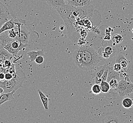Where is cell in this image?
<instances>
[{"label": "cell", "mask_w": 133, "mask_h": 123, "mask_svg": "<svg viewBox=\"0 0 133 123\" xmlns=\"http://www.w3.org/2000/svg\"><path fill=\"white\" fill-rule=\"evenodd\" d=\"M100 87L101 88V92L103 93H108L111 89L109 83H108L107 81L102 80L101 83L100 84Z\"/></svg>", "instance_id": "e0dca14e"}, {"label": "cell", "mask_w": 133, "mask_h": 123, "mask_svg": "<svg viewBox=\"0 0 133 123\" xmlns=\"http://www.w3.org/2000/svg\"><path fill=\"white\" fill-rule=\"evenodd\" d=\"M91 92L94 95H98L101 92L100 85L95 84L91 87Z\"/></svg>", "instance_id": "d6986e66"}, {"label": "cell", "mask_w": 133, "mask_h": 123, "mask_svg": "<svg viewBox=\"0 0 133 123\" xmlns=\"http://www.w3.org/2000/svg\"><path fill=\"white\" fill-rule=\"evenodd\" d=\"M67 4L75 8H89L92 7L91 0H66Z\"/></svg>", "instance_id": "5b68a950"}, {"label": "cell", "mask_w": 133, "mask_h": 123, "mask_svg": "<svg viewBox=\"0 0 133 123\" xmlns=\"http://www.w3.org/2000/svg\"><path fill=\"white\" fill-rule=\"evenodd\" d=\"M101 120L102 123H124L125 119L119 113L111 111L104 115Z\"/></svg>", "instance_id": "277c9868"}, {"label": "cell", "mask_w": 133, "mask_h": 123, "mask_svg": "<svg viewBox=\"0 0 133 123\" xmlns=\"http://www.w3.org/2000/svg\"><path fill=\"white\" fill-rule=\"evenodd\" d=\"M45 2L48 5L55 9L64 6L66 4L64 0H45Z\"/></svg>", "instance_id": "ba28073f"}, {"label": "cell", "mask_w": 133, "mask_h": 123, "mask_svg": "<svg viewBox=\"0 0 133 123\" xmlns=\"http://www.w3.org/2000/svg\"><path fill=\"white\" fill-rule=\"evenodd\" d=\"M122 106L127 109H130L133 107V99L129 98H125L122 101Z\"/></svg>", "instance_id": "ac0fdd59"}, {"label": "cell", "mask_w": 133, "mask_h": 123, "mask_svg": "<svg viewBox=\"0 0 133 123\" xmlns=\"http://www.w3.org/2000/svg\"><path fill=\"white\" fill-rule=\"evenodd\" d=\"M26 79L24 72L19 70L17 71V74L11 80H0V87L4 90V93H10L16 91L22 86Z\"/></svg>", "instance_id": "7a4b0ae2"}, {"label": "cell", "mask_w": 133, "mask_h": 123, "mask_svg": "<svg viewBox=\"0 0 133 123\" xmlns=\"http://www.w3.org/2000/svg\"><path fill=\"white\" fill-rule=\"evenodd\" d=\"M108 64H103L101 66H98L96 68L95 72L94 77L101 78V76L103 75Z\"/></svg>", "instance_id": "2e32d148"}, {"label": "cell", "mask_w": 133, "mask_h": 123, "mask_svg": "<svg viewBox=\"0 0 133 123\" xmlns=\"http://www.w3.org/2000/svg\"><path fill=\"white\" fill-rule=\"evenodd\" d=\"M125 72H127L129 76L131 81H133V53L131 55L130 60L129 61V65Z\"/></svg>", "instance_id": "9a60e30c"}, {"label": "cell", "mask_w": 133, "mask_h": 123, "mask_svg": "<svg viewBox=\"0 0 133 123\" xmlns=\"http://www.w3.org/2000/svg\"><path fill=\"white\" fill-rule=\"evenodd\" d=\"M72 56L77 67L86 72L95 70L102 60V56L91 46H83L77 48Z\"/></svg>", "instance_id": "6da1fadb"}, {"label": "cell", "mask_w": 133, "mask_h": 123, "mask_svg": "<svg viewBox=\"0 0 133 123\" xmlns=\"http://www.w3.org/2000/svg\"><path fill=\"white\" fill-rule=\"evenodd\" d=\"M112 79H116L119 81L121 80V78L120 76V72H117L115 71L113 67L110 66V64L109 66V73L107 78V81L109 83V81Z\"/></svg>", "instance_id": "30bf717a"}, {"label": "cell", "mask_w": 133, "mask_h": 123, "mask_svg": "<svg viewBox=\"0 0 133 123\" xmlns=\"http://www.w3.org/2000/svg\"><path fill=\"white\" fill-rule=\"evenodd\" d=\"M94 81H95V83L100 84L102 80H101V78L94 77Z\"/></svg>", "instance_id": "83f0119b"}, {"label": "cell", "mask_w": 133, "mask_h": 123, "mask_svg": "<svg viewBox=\"0 0 133 123\" xmlns=\"http://www.w3.org/2000/svg\"><path fill=\"white\" fill-rule=\"evenodd\" d=\"M104 52L110 56V55H111L112 53H113V49L110 46H107L105 48H104Z\"/></svg>", "instance_id": "cb8c5ba5"}, {"label": "cell", "mask_w": 133, "mask_h": 123, "mask_svg": "<svg viewBox=\"0 0 133 123\" xmlns=\"http://www.w3.org/2000/svg\"><path fill=\"white\" fill-rule=\"evenodd\" d=\"M1 26H0V28H1Z\"/></svg>", "instance_id": "836d02e7"}, {"label": "cell", "mask_w": 133, "mask_h": 123, "mask_svg": "<svg viewBox=\"0 0 133 123\" xmlns=\"http://www.w3.org/2000/svg\"><path fill=\"white\" fill-rule=\"evenodd\" d=\"M132 32H133V29H132Z\"/></svg>", "instance_id": "d6a6232c"}, {"label": "cell", "mask_w": 133, "mask_h": 123, "mask_svg": "<svg viewBox=\"0 0 133 123\" xmlns=\"http://www.w3.org/2000/svg\"><path fill=\"white\" fill-rule=\"evenodd\" d=\"M113 68L115 71L117 72H120L122 70V68L121 64H120L119 63H117V62H116L115 63L113 66Z\"/></svg>", "instance_id": "603a6c76"}, {"label": "cell", "mask_w": 133, "mask_h": 123, "mask_svg": "<svg viewBox=\"0 0 133 123\" xmlns=\"http://www.w3.org/2000/svg\"><path fill=\"white\" fill-rule=\"evenodd\" d=\"M109 64H108L107 66L106 70L105 71L102 76H101V79L103 81H107V78L108 76V73H109Z\"/></svg>", "instance_id": "7402d4cb"}, {"label": "cell", "mask_w": 133, "mask_h": 123, "mask_svg": "<svg viewBox=\"0 0 133 123\" xmlns=\"http://www.w3.org/2000/svg\"><path fill=\"white\" fill-rule=\"evenodd\" d=\"M13 64H14L11 63V60H7L4 61V64H3V67L7 69V68L11 67Z\"/></svg>", "instance_id": "484cf974"}, {"label": "cell", "mask_w": 133, "mask_h": 123, "mask_svg": "<svg viewBox=\"0 0 133 123\" xmlns=\"http://www.w3.org/2000/svg\"><path fill=\"white\" fill-rule=\"evenodd\" d=\"M116 62L119 63L122 66V70L126 71V70L128 68V66L129 65V61L122 54H118L117 58L116 60Z\"/></svg>", "instance_id": "8fae6325"}, {"label": "cell", "mask_w": 133, "mask_h": 123, "mask_svg": "<svg viewBox=\"0 0 133 123\" xmlns=\"http://www.w3.org/2000/svg\"><path fill=\"white\" fill-rule=\"evenodd\" d=\"M27 54L29 57L30 61L32 62L35 61L36 58L38 56H44V52L42 50H39L38 51H30L27 52Z\"/></svg>", "instance_id": "7c38bea8"}, {"label": "cell", "mask_w": 133, "mask_h": 123, "mask_svg": "<svg viewBox=\"0 0 133 123\" xmlns=\"http://www.w3.org/2000/svg\"><path fill=\"white\" fill-rule=\"evenodd\" d=\"M64 28H65V27H64V26H61L60 27V29L61 30H63L64 29Z\"/></svg>", "instance_id": "1f68e13d"}, {"label": "cell", "mask_w": 133, "mask_h": 123, "mask_svg": "<svg viewBox=\"0 0 133 123\" xmlns=\"http://www.w3.org/2000/svg\"><path fill=\"white\" fill-rule=\"evenodd\" d=\"M38 93L40 97V99L46 111L48 110V102L50 100V99H49L48 97L45 95V94L43 92L40 90H38Z\"/></svg>", "instance_id": "4fadbf2b"}, {"label": "cell", "mask_w": 133, "mask_h": 123, "mask_svg": "<svg viewBox=\"0 0 133 123\" xmlns=\"http://www.w3.org/2000/svg\"><path fill=\"white\" fill-rule=\"evenodd\" d=\"M109 85L110 86V88L113 90H116L117 88L118 84H119V81L117 80L116 79H112L111 80L109 81Z\"/></svg>", "instance_id": "44dd1931"}, {"label": "cell", "mask_w": 133, "mask_h": 123, "mask_svg": "<svg viewBox=\"0 0 133 123\" xmlns=\"http://www.w3.org/2000/svg\"><path fill=\"white\" fill-rule=\"evenodd\" d=\"M5 80V73L0 72V80Z\"/></svg>", "instance_id": "f1b7e54d"}, {"label": "cell", "mask_w": 133, "mask_h": 123, "mask_svg": "<svg viewBox=\"0 0 133 123\" xmlns=\"http://www.w3.org/2000/svg\"><path fill=\"white\" fill-rule=\"evenodd\" d=\"M123 39V38L122 36L118 34L114 35L112 38L113 42L115 43L116 44L121 43L122 42Z\"/></svg>", "instance_id": "ffe728a7"}, {"label": "cell", "mask_w": 133, "mask_h": 123, "mask_svg": "<svg viewBox=\"0 0 133 123\" xmlns=\"http://www.w3.org/2000/svg\"><path fill=\"white\" fill-rule=\"evenodd\" d=\"M16 91H12L10 93H3L0 96V106L6 102L14 99V95Z\"/></svg>", "instance_id": "9c48e42d"}, {"label": "cell", "mask_w": 133, "mask_h": 123, "mask_svg": "<svg viewBox=\"0 0 133 123\" xmlns=\"http://www.w3.org/2000/svg\"><path fill=\"white\" fill-rule=\"evenodd\" d=\"M10 15V11L8 8L0 2V26L8 20V18Z\"/></svg>", "instance_id": "8992f818"}, {"label": "cell", "mask_w": 133, "mask_h": 123, "mask_svg": "<svg viewBox=\"0 0 133 123\" xmlns=\"http://www.w3.org/2000/svg\"><path fill=\"white\" fill-rule=\"evenodd\" d=\"M13 75L11 73L8 72L5 73V80H11L13 79Z\"/></svg>", "instance_id": "4316f807"}, {"label": "cell", "mask_w": 133, "mask_h": 123, "mask_svg": "<svg viewBox=\"0 0 133 123\" xmlns=\"http://www.w3.org/2000/svg\"><path fill=\"white\" fill-rule=\"evenodd\" d=\"M104 39L105 40H109L111 39V36L110 34L106 35V36L104 37Z\"/></svg>", "instance_id": "f546056e"}, {"label": "cell", "mask_w": 133, "mask_h": 123, "mask_svg": "<svg viewBox=\"0 0 133 123\" xmlns=\"http://www.w3.org/2000/svg\"><path fill=\"white\" fill-rule=\"evenodd\" d=\"M14 57V56L9 53L6 49L4 47L0 50V59L5 61L7 60H11Z\"/></svg>", "instance_id": "5bb4252c"}, {"label": "cell", "mask_w": 133, "mask_h": 123, "mask_svg": "<svg viewBox=\"0 0 133 123\" xmlns=\"http://www.w3.org/2000/svg\"><path fill=\"white\" fill-rule=\"evenodd\" d=\"M116 90L120 97L129 96L133 93V83L125 80H121Z\"/></svg>", "instance_id": "3957f363"}, {"label": "cell", "mask_w": 133, "mask_h": 123, "mask_svg": "<svg viewBox=\"0 0 133 123\" xmlns=\"http://www.w3.org/2000/svg\"><path fill=\"white\" fill-rule=\"evenodd\" d=\"M44 61V56H40L37 57L35 60V63L37 64H41Z\"/></svg>", "instance_id": "d4e9b609"}, {"label": "cell", "mask_w": 133, "mask_h": 123, "mask_svg": "<svg viewBox=\"0 0 133 123\" xmlns=\"http://www.w3.org/2000/svg\"><path fill=\"white\" fill-rule=\"evenodd\" d=\"M15 27L16 25L15 23V20L13 17L11 18V19L8 20L7 22L4 23L0 28V35L3 32L13 29Z\"/></svg>", "instance_id": "52a82bcc"}, {"label": "cell", "mask_w": 133, "mask_h": 123, "mask_svg": "<svg viewBox=\"0 0 133 123\" xmlns=\"http://www.w3.org/2000/svg\"><path fill=\"white\" fill-rule=\"evenodd\" d=\"M3 93H4V90L2 88L0 87V96Z\"/></svg>", "instance_id": "4dcf8cb0"}]
</instances>
